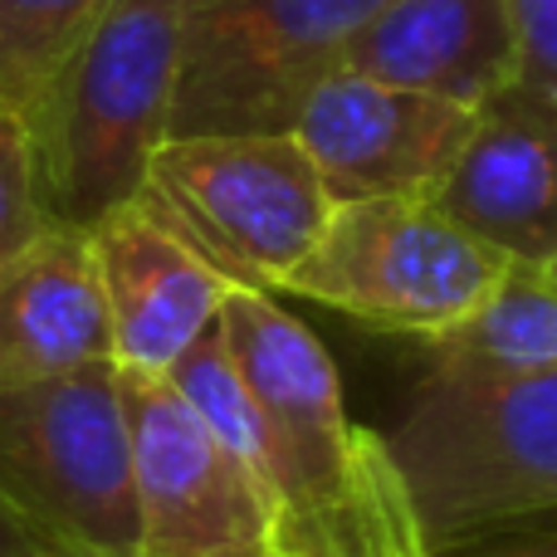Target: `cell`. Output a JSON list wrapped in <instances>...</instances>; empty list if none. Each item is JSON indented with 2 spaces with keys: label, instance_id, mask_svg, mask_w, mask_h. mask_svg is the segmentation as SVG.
<instances>
[{
  "label": "cell",
  "instance_id": "8992f818",
  "mask_svg": "<svg viewBox=\"0 0 557 557\" xmlns=\"http://www.w3.org/2000/svg\"><path fill=\"white\" fill-rule=\"evenodd\" d=\"M386 0H182L172 137L294 133Z\"/></svg>",
  "mask_w": 557,
  "mask_h": 557
},
{
  "label": "cell",
  "instance_id": "9a60e30c",
  "mask_svg": "<svg viewBox=\"0 0 557 557\" xmlns=\"http://www.w3.org/2000/svg\"><path fill=\"white\" fill-rule=\"evenodd\" d=\"M108 0H0V108L25 113Z\"/></svg>",
  "mask_w": 557,
  "mask_h": 557
},
{
  "label": "cell",
  "instance_id": "52a82bcc",
  "mask_svg": "<svg viewBox=\"0 0 557 557\" xmlns=\"http://www.w3.org/2000/svg\"><path fill=\"white\" fill-rule=\"evenodd\" d=\"M143 196L240 288H284L333 196L294 133L166 137Z\"/></svg>",
  "mask_w": 557,
  "mask_h": 557
},
{
  "label": "cell",
  "instance_id": "5b68a950",
  "mask_svg": "<svg viewBox=\"0 0 557 557\" xmlns=\"http://www.w3.org/2000/svg\"><path fill=\"white\" fill-rule=\"evenodd\" d=\"M509 270V255L455 225L435 201L376 196L333 206L318 245L284 278V294L382 333L435 343L460 327Z\"/></svg>",
  "mask_w": 557,
  "mask_h": 557
},
{
  "label": "cell",
  "instance_id": "2e32d148",
  "mask_svg": "<svg viewBox=\"0 0 557 557\" xmlns=\"http://www.w3.org/2000/svg\"><path fill=\"white\" fill-rule=\"evenodd\" d=\"M45 211L35 196V157H29L25 117L0 108V264L45 231Z\"/></svg>",
  "mask_w": 557,
  "mask_h": 557
},
{
  "label": "cell",
  "instance_id": "7c38bea8",
  "mask_svg": "<svg viewBox=\"0 0 557 557\" xmlns=\"http://www.w3.org/2000/svg\"><path fill=\"white\" fill-rule=\"evenodd\" d=\"M113 362L103 278L88 231L45 225L0 264V392Z\"/></svg>",
  "mask_w": 557,
  "mask_h": 557
},
{
  "label": "cell",
  "instance_id": "ba28073f",
  "mask_svg": "<svg viewBox=\"0 0 557 557\" xmlns=\"http://www.w3.org/2000/svg\"><path fill=\"white\" fill-rule=\"evenodd\" d=\"M143 557H270L245 465L172 376L123 372Z\"/></svg>",
  "mask_w": 557,
  "mask_h": 557
},
{
  "label": "cell",
  "instance_id": "7a4b0ae2",
  "mask_svg": "<svg viewBox=\"0 0 557 557\" xmlns=\"http://www.w3.org/2000/svg\"><path fill=\"white\" fill-rule=\"evenodd\" d=\"M431 557L509 533H557V367H445L386 435Z\"/></svg>",
  "mask_w": 557,
  "mask_h": 557
},
{
  "label": "cell",
  "instance_id": "d6986e66",
  "mask_svg": "<svg viewBox=\"0 0 557 557\" xmlns=\"http://www.w3.org/2000/svg\"><path fill=\"white\" fill-rule=\"evenodd\" d=\"M445 557H557V533H509V539L474 543V548L445 553Z\"/></svg>",
  "mask_w": 557,
  "mask_h": 557
},
{
  "label": "cell",
  "instance_id": "ac0fdd59",
  "mask_svg": "<svg viewBox=\"0 0 557 557\" xmlns=\"http://www.w3.org/2000/svg\"><path fill=\"white\" fill-rule=\"evenodd\" d=\"M0 557H59L25 519H20V509L5 499V494H0Z\"/></svg>",
  "mask_w": 557,
  "mask_h": 557
},
{
  "label": "cell",
  "instance_id": "9c48e42d",
  "mask_svg": "<svg viewBox=\"0 0 557 557\" xmlns=\"http://www.w3.org/2000/svg\"><path fill=\"white\" fill-rule=\"evenodd\" d=\"M474 108L337 69L298 113L294 137L313 157L333 206L411 196L435 201L474 133Z\"/></svg>",
  "mask_w": 557,
  "mask_h": 557
},
{
  "label": "cell",
  "instance_id": "5bb4252c",
  "mask_svg": "<svg viewBox=\"0 0 557 557\" xmlns=\"http://www.w3.org/2000/svg\"><path fill=\"white\" fill-rule=\"evenodd\" d=\"M431 362L484 372L557 367V278L539 264H513L460 327L435 337Z\"/></svg>",
  "mask_w": 557,
  "mask_h": 557
},
{
  "label": "cell",
  "instance_id": "3957f363",
  "mask_svg": "<svg viewBox=\"0 0 557 557\" xmlns=\"http://www.w3.org/2000/svg\"><path fill=\"white\" fill-rule=\"evenodd\" d=\"M182 0H108L54 64L25 117L35 196L49 225L94 231L137 201L172 137Z\"/></svg>",
  "mask_w": 557,
  "mask_h": 557
},
{
  "label": "cell",
  "instance_id": "4fadbf2b",
  "mask_svg": "<svg viewBox=\"0 0 557 557\" xmlns=\"http://www.w3.org/2000/svg\"><path fill=\"white\" fill-rule=\"evenodd\" d=\"M513 64L504 0H386L352 35L343 69L480 113L513 84Z\"/></svg>",
  "mask_w": 557,
  "mask_h": 557
},
{
  "label": "cell",
  "instance_id": "30bf717a",
  "mask_svg": "<svg viewBox=\"0 0 557 557\" xmlns=\"http://www.w3.org/2000/svg\"><path fill=\"white\" fill-rule=\"evenodd\" d=\"M88 245L103 278L113 362L123 372L172 376L176 362L215 333L235 284L147 196L103 215Z\"/></svg>",
  "mask_w": 557,
  "mask_h": 557
},
{
  "label": "cell",
  "instance_id": "e0dca14e",
  "mask_svg": "<svg viewBox=\"0 0 557 557\" xmlns=\"http://www.w3.org/2000/svg\"><path fill=\"white\" fill-rule=\"evenodd\" d=\"M513 25V84L557 108V0H504Z\"/></svg>",
  "mask_w": 557,
  "mask_h": 557
},
{
  "label": "cell",
  "instance_id": "6da1fadb",
  "mask_svg": "<svg viewBox=\"0 0 557 557\" xmlns=\"http://www.w3.org/2000/svg\"><path fill=\"white\" fill-rule=\"evenodd\" d=\"M172 382L255 480L270 557H431L386 435L347 416L327 347L264 288H231Z\"/></svg>",
  "mask_w": 557,
  "mask_h": 557
},
{
  "label": "cell",
  "instance_id": "8fae6325",
  "mask_svg": "<svg viewBox=\"0 0 557 557\" xmlns=\"http://www.w3.org/2000/svg\"><path fill=\"white\" fill-rule=\"evenodd\" d=\"M435 206L513 264L557 255V108L509 84L474 117Z\"/></svg>",
  "mask_w": 557,
  "mask_h": 557
},
{
  "label": "cell",
  "instance_id": "277c9868",
  "mask_svg": "<svg viewBox=\"0 0 557 557\" xmlns=\"http://www.w3.org/2000/svg\"><path fill=\"white\" fill-rule=\"evenodd\" d=\"M0 494L59 557H143L123 367L0 392Z\"/></svg>",
  "mask_w": 557,
  "mask_h": 557
},
{
  "label": "cell",
  "instance_id": "ffe728a7",
  "mask_svg": "<svg viewBox=\"0 0 557 557\" xmlns=\"http://www.w3.org/2000/svg\"><path fill=\"white\" fill-rule=\"evenodd\" d=\"M543 270H548V274H553V278H557V255H553V264H543Z\"/></svg>",
  "mask_w": 557,
  "mask_h": 557
}]
</instances>
